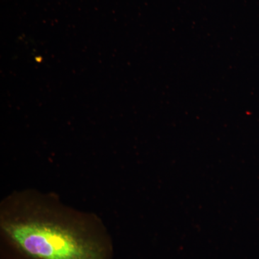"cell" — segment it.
I'll use <instances>...</instances> for the list:
<instances>
[{
    "instance_id": "1",
    "label": "cell",
    "mask_w": 259,
    "mask_h": 259,
    "mask_svg": "<svg viewBox=\"0 0 259 259\" xmlns=\"http://www.w3.org/2000/svg\"><path fill=\"white\" fill-rule=\"evenodd\" d=\"M1 259H114L112 237L96 213L54 192L14 190L0 202Z\"/></svg>"
}]
</instances>
